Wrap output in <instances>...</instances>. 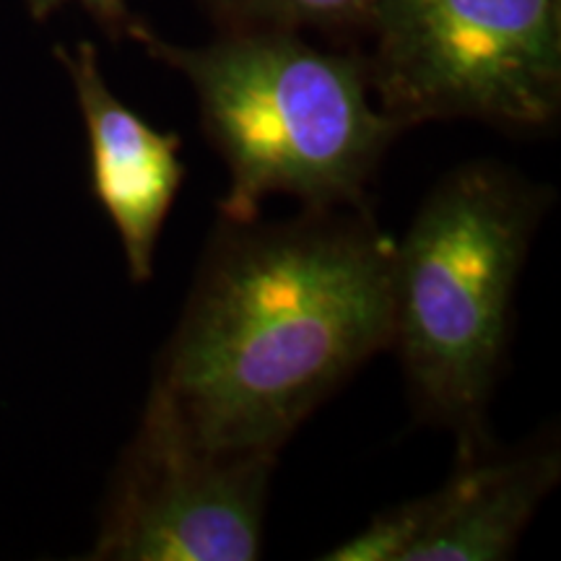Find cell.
Wrapping results in <instances>:
<instances>
[{"label": "cell", "instance_id": "5b68a950", "mask_svg": "<svg viewBox=\"0 0 561 561\" xmlns=\"http://www.w3.org/2000/svg\"><path fill=\"white\" fill-rule=\"evenodd\" d=\"M278 455L214 450L157 388L112 481L91 559L252 561Z\"/></svg>", "mask_w": 561, "mask_h": 561}, {"label": "cell", "instance_id": "277c9868", "mask_svg": "<svg viewBox=\"0 0 561 561\" xmlns=\"http://www.w3.org/2000/svg\"><path fill=\"white\" fill-rule=\"evenodd\" d=\"M367 37L371 94L405 130L481 121L538 133L559 121L561 0H377Z\"/></svg>", "mask_w": 561, "mask_h": 561}, {"label": "cell", "instance_id": "52a82bcc", "mask_svg": "<svg viewBox=\"0 0 561 561\" xmlns=\"http://www.w3.org/2000/svg\"><path fill=\"white\" fill-rule=\"evenodd\" d=\"M55 55L70 76L87 125L91 193L117 229L130 278L146 284L153 276L161 227L185 180L182 138L157 130L112 94L91 42H79L73 50L55 47Z\"/></svg>", "mask_w": 561, "mask_h": 561}, {"label": "cell", "instance_id": "6da1fadb", "mask_svg": "<svg viewBox=\"0 0 561 561\" xmlns=\"http://www.w3.org/2000/svg\"><path fill=\"white\" fill-rule=\"evenodd\" d=\"M396 240L369 208L216 224L151 388L214 450L280 455L390 348Z\"/></svg>", "mask_w": 561, "mask_h": 561}, {"label": "cell", "instance_id": "ba28073f", "mask_svg": "<svg viewBox=\"0 0 561 561\" xmlns=\"http://www.w3.org/2000/svg\"><path fill=\"white\" fill-rule=\"evenodd\" d=\"M221 32H322L367 37L377 0H201Z\"/></svg>", "mask_w": 561, "mask_h": 561}, {"label": "cell", "instance_id": "3957f363", "mask_svg": "<svg viewBox=\"0 0 561 561\" xmlns=\"http://www.w3.org/2000/svg\"><path fill=\"white\" fill-rule=\"evenodd\" d=\"M553 201L496 161L445 174L392 263V339L416 409L458 439L489 442L486 411L507 359L515 291Z\"/></svg>", "mask_w": 561, "mask_h": 561}, {"label": "cell", "instance_id": "8992f818", "mask_svg": "<svg viewBox=\"0 0 561 561\" xmlns=\"http://www.w3.org/2000/svg\"><path fill=\"white\" fill-rule=\"evenodd\" d=\"M561 479L557 434L517 447L483 442L458 453L437 491L382 510L325 561H500L510 559Z\"/></svg>", "mask_w": 561, "mask_h": 561}, {"label": "cell", "instance_id": "9c48e42d", "mask_svg": "<svg viewBox=\"0 0 561 561\" xmlns=\"http://www.w3.org/2000/svg\"><path fill=\"white\" fill-rule=\"evenodd\" d=\"M26 9H30L32 19L45 21L50 19L60 5L66 3H79L91 19L100 24V30L107 34L110 39H123L130 37L133 30L138 26V21L133 19L128 9V0H24Z\"/></svg>", "mask_w": 561, "mask_h": 561}, {"label": "cell", "instance_id": "7a4b0ae2", "mask_svg": "<svg viewBox=\"0 0 561 561\" xmlns=\"http://www.w3.org/2000/svg\"><path fill=\"white\" fill-rule=\"evenodd\" d=\"M130 37L195 91L229 170L221 219H257L276 193L307 208H369V182L405 128L371 102L362 55L318 50L294 32H221L185 47L138 24Z\"/></svg>", "mask_w": 561, "mask_h": 561}]
</instances>
